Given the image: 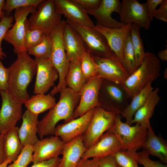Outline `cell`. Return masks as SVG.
Segmentation results:
<instances>
[{"instance_id":"1","label":"cell","mask_w":167,"mask_h":167,"mask_svg":"<svg viewBox=\"0 0 167 167\" xmlns=\"http://www.w3.org/2000/svg\"><path fill=\"white\" fill-rule=\"evenodd\" d=\"M17 56V59L9 68V75L6 90L23 104L30 98L27 88L36 74V65L35 60L31 58L27 52Z\"/></svg>"},{"instance_id":"2","label":"cell","mask_w":167,"mask_h":167,"mask_svg":"<svg viewBox=\"0 0 167 167\" xmlns=\"http://www.w3.org/2000/svg\"><path fill=\"white\" fill-rule=\"evenodd\" d=\"M60 93L58 101L39 122L37 134L41 139L45 136L54 135L56 125L60 121L64 120L66 123L74 119V113L79 101L80 92L66 87Z\"/></svg>"},{"instance_id":"3","label":"cell","mask_w":167,"mask_h":167,"mask_svg":"<svg viewBox=\"0 0 167 167\" xmlns=\"http://www.w3.org/2000/svg\"><path fill=\"white\" fill-rule=\"evenodd\" d=\"M160 61L155 54L145 52L141 64L122 84L129 98H132L149 83L160 75Z\"/></svg>"},{"instance_id":"4","label":"cell","mask_w":167,"mask_h":167,"mask_svg":"<svg viewBox=\"0 0 167 167\" xmlns=\"http://www.w3.org/2000/svg\"><path fill=\"white\" fill-rule=\"evenodd\" d=\"M66 21L62 20L60 23L50 33L49 36L53 41V48L50 59L57 70L59 76V82L50 91L54 95L66 88V78L70 62L67 58L63 42V35Z\"/></svg>"},{"instance_id":"5","label":"cell","mask_w":167,"mask_h":167,"mask_svg":"<svg viewBox=\"0 0 167 167\" xmlns=\"http://www.w3.org/2000/svg\"><path fill=\"white\" fill-rule=\"evenodd\" d=\"M147 131V129L139 123L131 126L123 122L121 115L116 114L114 124L108 131L113 133L118 138L122 150L136 152L143 147Z\"/></svg>"},{"instance_id":"6","label":"cell","mask_w":167,"mask_h":167,"mask_svg":"<svg viewBox=\"0 0 167 167\" xmlns=\"http://www.w3.org/2000/svg\"><path fill=\"white\" fill-rule=\"evenodd\" d=\"M66 22L78 33L86 51L91 55L105 58L116 57L105 37L94 27H86L67 20Z\"/></svg>"},{"instance_id":"7","label":"cell","mask_w":167,"mask_h":167,"mask_svg":"<svg viewBox=\"0 0 167 167\" xmlns=\"http://www.w3.org/2000/svg\"><path fill=\"white\" fill-rule=\"evenodd\" d=\"M116 114L101 107L95 108L91 120L82 136L83 143L87 149L95 144L105 132L109 131L114 124Z\"/></svg>"},{"instance_id":"8","label":"cell","mask_w":167,"mask_h":167,"mask_svg":"<svg viewBox=\"0 0 167 167\" xmlns=\"http://www.w3.org/2000/svg\"><path fill=\"white\" fill-rule=\"evenodd\" d=\"M62 15L56 11L54 0H42L28 19V28L41 29L49 35L61 22Z\"/></svg>"},{"instance_id":"9","label":"cell","mask_w":167,"mask_h":167,"mask_svg":"<svg viewBox=\"0 0 167 167\" xmlns=\"http://www.w3.org/2000/svg\"><path fill=\"white\" fill-rule=\"evenodd\" d=\"M37 7L27 6L15 10L14 20L15 23L6 32L4 39L14 47L13 51L17 54L27 52L24 44L25 23L27 17L36 10Z\"/></svg>"},{"instance_id":"10","label":"cell","mask_w":167,"mask_h":167,"mask_svg":"<svg viewBox=\"0 0 167 167\" xmlns=\"http://www.w3.org/2000/svg\"><path fill=\"white\" fill-rule=\"evenodd\" d=\"M2 103L0 109V134L5 135L15 127L22 118V104L6 90H0Z\"/></svg>"},{"instance_id":"11","label":"cell","mask_w":167,"mask_h":167,"mask_svg":"<svg viewBox=\"0 0 167 167\" xmlns=\"http://www.w3.org/2000/svg\"><path fill=\"white\" fill-rule=\"evenodd\" d=\"M104 79L98 75L89 79L80 90L79 104L74 113V118L80 117L91 109L100 107L99 96Z\"/></svg>"},{"instance_id":"12","label":"cell","mask_w":167,"mask_h":167,"mask_svg":"<svg viewBox=\"0 0 167 167\" xmlns=\"http://www.w3.org/2000/svg\"><path fill=\"white\" fill-rule=\"evenodd\" d=\"M119 14L120 22L124 25L134 24L146 30L150 28V22L145 3L137 0H123Z\"/></svg>"},{"instance_id":"13","label":"cell","mask_w":167,"mask_h":167,"mask_svg":"<svg viewBox=\"0 0 167 167\" xmlns=\"http://www.w3.org/2000/svg\"><path fill=\"white\" fill-rule=\"evenodd\" d=\"M101 88L108 100L101 103L100 107L107 111L121 115L129 104V98L122 84L104 79Z\"/></svg>"},{"instance_id":"14","label":"cell","mask_w":167,"mask_h":167,"mask_svg":"<svg viewBox=\"0 0 167 167\" xmlns=\"http://www.w3.org/2000/svg\"><path fill=\"white\" fill-rule=\"evenodd\" d=\"M91 55L97 65L98 75L105 80L123 84L130 75L116 57L105 58Z\"/></svg>"},{"instance_id":"15","label":"cell","mask_w":167,"mask_h":167,"mask_svg":"<svg viewBox=\"0 0 167 167\" xmlns=\"http://www.w3.org/2000/svg\"><path fill=\"white\" fill-rule=\"evenodd\" d=\"M94 109L80 117L57 126L54 135L58 137L65 143L82 136L88 128Z\"/></svg>"},{"instance_id":"16","label":"cell","mask_w":167,"mask_h":167,"mask_svg":"<svg viewBox=\"0 0 167 167\" xmlns=\"http://www.w3.org/2000/svg\"><path fill=\"white\" fill-rule=\"evenodd\" d=\"M36 76L33 92L45 94L59 77L58 72L49 58H35Z\"/></svg>"},{"instance_id":"17","label":"cell","mask_w":167,"mask_h":167,"mask_svg":"<svg viewBox=\"0 0 167 167\" xmlns=\"http://www.w3.org/2000/svg\"><path fill=\"white\" fill-rule=\"evenodd\" d=\"M122 146L117 136L113 133L107 131L93 145L86 149L81 158H96L101 159L113 156L122 150Z\"/></svg>"},{"instance_id":"18","label":"cell","mask_w":167,"mask_h":167,"mask_svg":"<svg viewBox=\"0 0 167 167\" xmlns=\"http://www.w3.org/2000/svg\"><path fill=\"white\" fill-rule=\"evenodd\" d=\"M65 143L57 136L38 140L33 146V164L47 161L62 154Z\"/></svg>"},{"instance_id":"19","label":"cell","mask_w":167,"mask_h":167,"mask_svg":"<svg viewBox=\"0 0 167 167\" xmlns=\"http://www.w3.org/2000/svg\"><path fill=\"white\" fill-rule=\"evenodd\" d=\"M56 11L67 20L86 27L95 25L85 10L74 0H54Z\"/></svg>"},{"instance_id":"20","label":"cell","mask_w":167,"mask_h":167,"mask_svg":"<svg viewBox=\"0 0 167 167\" xmlns=\"http://www.w3.org/2000/svg\"><path fill=\"white\" fill-rule=\"evenodd\" d=\"M121 3L118 0H101L98 8L85 11L88 14L93 16L96 21V24L109 28H117L124 25L111 17L113 12L119 14Z\"/></svg>"},{"instance_id":"21","label":"cell","mask_w":167,"mask_h":167,"mask_svg":"<svg viewBox=\"0 0 167 167\" xmlns=\"http://www.w3.org/2000/svg\"><path fill=\"white\" fill-rule=\"evenodd\" d=\"M131 25L117 28H109L98 24L94 27L105 37L111 50L121 63L124 45Z\"/></svg>"},{"instance_id":"22","label":"cell","mask_w":167,"mask_h":167,"mask_svg":"<svg viewBox=\"0 0 167 167\" xmlns=\"http://www.w3.org/2000/svg\"><path fill=\"white\" fill-rule=\"evenodd\" d=\"M63 39L66 56L70 62L81 60L86 51L84 44L77 32L67 23L64 29Z\"/></svg>"},{"instance_id":"23","label":"cell","mask_w":167,"mask_h":167,"mask_svg":"<svg viewBox=\"0 0 167 167\" xmlns=\"http://www.w3.org/2000/svg\"><path fill=\"white\" fill-rule=\"evenodd\" d=\"M38 116L27 109L23 114L22 124L18 130L19 137L23 147L33 146L38 140L36 136Z\"/></svg>"},{"instance_id":"24","label":"cell","mask_w":167,"mask_h":167,"mask_svg":"<svg viewBox=\"0 0 167 167\" xmlns=\"http://www.w3.org/2000/svg\"><path fill=\"white\" fill-rule=\"evenodd\" d=\"M159 91L158 88L152 90L144 104L135 113L132 124L138 123L147 129L151 127L150 119L152 116L155 107L161 99L158 94Z\"/></svg>"},{"instance_id":"25","label":"cell","mask_w":167,"mask_h":167,"mask_svg":"<svg viewBox=\"0 0 167 167\" xmlns=\"http://www.w3.org/2000/svg\"><path fill=\"white\" fill-rule=\"evenodd\" d=\"M86 149L83 143L82 136L65 143L59 167H76Z\"/></svg>"},{"instance_id":"26","label":"cell","mask_w":167,"mask_h":167,"mask_svg":"<svg viewBox=\"0 0 167 167\" xmlns=\"http://www.w3.org/2000/svg\"><path fill=\"white\" fill-rule=\"evenodd\" d=\"M142 148L149 155L158 157L162 163H167V143L160 137L156 136L151 127L148 129L147 135Z\"/></svg>"},{"instance_id":"27","label":"cell","mask_w":167,"mask_h":167,"mask_svg":"<svg viewBox=\"0 0 167 167\" xmlns=\"http://www.w3.org/2000/svg\"><path fill=\"white\" fill-rule=\"evenodd\" d=\"M152 82L149 83L131 99L130 104L125 109L121 116L125 118L127 124L131 125L136 112L144 104L150 93L154 89Z\"/></svg>"},{"instance_id":"28","label":"cell","mask_w":167,"mask_h":167,"mask_svg":"<svg viewBox=\"0 0 167 167\" xmlns=\"http://www.w3.org/2000/svg\"><path fill=\"white\" fill-rule=\"evenodd\" d=\"M56 103L55 98L50 93L36 94L32 96L25 103L27 109L38 115L54 107Z\"/></svg>"},{"instance_id":"29","label":"cell","mask_w":167,"mask_h":167,"mask_svg":"<svg viewBox=\"0 0 167 167\" xmlns=\"http://www.w3.org/2000/svg\"><path fill=\"white\" fill-rule=\"evenodd\" d=\"M19 127L15 126L4 135V148L6 158L14 162L24 147L18 136Z\"/></svg>"},{"instance_id":"30","label":"cell","mask_w":167,"mask_h":167,"mask_svg":"<svg viewBox=\"0 0 167 167\" xmlns=\"http://www.w3.org/2000/svg\"><path fill=\"white\" fill-rule=\"evenodd\" d=\"M88 81L81 70V60L70 62L66 78V85L68 87L75 91L79 92Z\"/></svg>"},{"instance_id":"31","label":"cell","mask_w":167,"mask_h":167,"mask_svg":"<svg viewBox=\"0 0 167 167\" xmlns=\"http://www.w3.org/2000/svg\"><path fill=\"white\" fill-rule=\"evenodd\" d=\"M140 27L137 25H131L130 32L132 46L134 52L136 68L141 64L145 56L143 41L139 32Z\"/></svg>"},{"instance_id":"32","label":"cell","mask_w":167,"mask_h":167,"mask_svg":"<svg viewBox=\"0 0 167 167\" xmlns=\"http://www.w3.org/2000/svg\"><path fill=\"white\" fill-rule=\"evenodd\" d=\"M121 64L130 75L136 69L135 53L131 43L130 31L127 35L124 45Z\"/></svg>"},{"instance_id":"33","label":"cell","mask_w":167,"mask_h":167,"mask_svg":"<svg viewBox=\"0 0 167 167\" xmlns=\"http://www.w3.org/2000/svg\"><path fill=\"white\" fill-rule=\"evenodd\" d=\"M53 41L49 35H46L42 41L38 45L27 49L28 54L34 56L35 58H50L53 48Z\"/></svg>"},{"instance_id":"34","label":"cell","mask_w":167,"mask_h":167,"mask_svg":"<svg viewBox=\"0 0 167 167\" xmlns=\"http://www.w3.org/2000/svg\"><path fill=\"white\" fill-rule=\"evenodd\" d=\"M46 35L45 33L41 29H29L28 19H27L25 23V32L24 40V45L27 50L39 44Z\"/></svg>"},{"instance_id":"35","label":"cell","mask_w":167,"mask_h":167,"mask_svg":"<svg viewBox=\"0 0 167 167\" xmlns=\"http://www.w3.org/2000/svg\"><path fill=\"white\" fill-rule=\"evenodd\" d=\"M117 164L121 167H139L137 153L120 150L113 155Z\"/></svg>"},{"instance_id":"36","label":"cell","mask_w":167,"mask_h":167,"mask_svg":"<svg viewBox=\"0 0 167 167\" xmlns=\"http://www.w3.org/2000/svg\"><path fill=\"white\" fill-rule=\"evenodd\" d=\"M81 67L84 76L88 80L98 75L97 65L92 56L87 51L81 58Z\"/></svg>"},{"instance_id":"37","label":"cell","mask_w":167,"mask_h":167,"mask_svg":"<svg viewBox=\"0 0 167 167\" xmlns=\"http://www.w3.org/2000/svg\"><path fill=\"white\" fill-rule=\"evenodd\" d=\"M42 0H6L3 8L5 16L9 17L12 11L20 8L30 6L37 7Z\"/></svg>"},{"instance_id":"38","label":"cell","mask_w":167,"mask_h":167,"mask_svg":"<svg viewBox=\"0 0 167 167\" xmlns=\"http://www.w3.org/2000/svg\"><path fill=\"white\" fill-rule=\"evenodd\" d=\"M33 152V146H24L16 159L7 167H27L32 162Z\"/></svg>"},{"instance_id":"39","label":"cell","mask_w":167,"mask_h":167,"mask_svg":"<svg viewBox=\"0 0 167 167\" xmlns=\"http://www.w3.org/2000/svg\"><path fill=\"white\" fill-rule=\"evenodd\" d=\"M14 17L11 14L9 17H4L0 21V59H3L6 54L2 50L1 44L7 31L13 26Z\"/></svg>"},{"instance_id":"40","label":"cell","mask_w":167,"mask_h":167,"mask_svg":"<svg viewBox=\"0 0 167 167\" xmlns=\"http://www.w3.org/2000/svg\"><path fill=\"white\" fill-rule=\"evenodd\" d=\"M137 154L138 163L144 167H167L165 164L151 160L149 158L150 155L144 149Z\"/></svg>"},{"instance_id":"41","label":"cell","mask_w":167,"mask_h":167,"mask_svg":"<svg viewBox=\"0 0 167 167\" xmlns=\"http://www.w3.org/2000/svg\"><path fill=\"white\" fill-rule=\"evenodd\" d=\"M163 0H148L145 3L148 15L150 22L153 21L157 6Z\"/></svg>"},{"instance_id":"42","label":"cell","mask_w":167,"mask_h":167,"mask_svg":"<svg viewBox=\"0 0 167 167\" xmlns=\"http://www.w3.org/2000/svg\"><path fill=\"white\" fill-rule=\"evenodd\" d=\"M9 75V68H6L0 59V90H6Z\"/></svg>"},{"instance_id":"43","label":"cell","mask_w":167,"mask_h":167,"mask_svg":"<svg viewBox=\"0 0 167 167\" xmlns=\"http://www.w3.org/2000/svg\"><path fill=\"white\" fill-rule=\"evenodd\" d=\"M85 11L96 9L100 6L101 0H74Z\"/></svg>"},{"instance_id":"44","label":"cell","mask_w":167,"mask_h":167,"mask_svg":"<svg viewBox=\"0 0 167 167\" xmlns=\"http://www.w3.org/2000/svg\"><path fill=\"white\" fill-rule=\"evenodd\" d=\"M154 18L157 19L161 20L165 22H167V0H163L160 4L159 8L156 10Z\"/></svg>"},{"instance_id":"45","label":"cell","mask_w":167,"mask_h":167,"mask_svg":"<svg viewBox=\"0 0 167 167\" xmlns=\"http://www.w3.org/2000/svg\"><path fill=\"white\" fill-rule=\"evenodd\" d=\"M61 158L58 156L36 164L30 167H59Z\"/></svg>"},{"instance_id":"46","label":"cell","mask_w":167,"mask_h":167,"mask_svg":"<svg viewBox=\"0 0 167 167\" xmlns=\"http://www.w3.org/2000/svg\"><path fill=\"white\" fill-rule=\"evenodd\" d=\"M99 159L96 158H92L91 160L81 158L76 167H99Z\"/></svg>"},{"instance_id":"47","label":"cell","mask_w":167,"mask_h":167,"mask_svg":"<svg viewBox=\"0 0 167 167\" xmlns=\"http://www.w3.org/2000/svg\"><path fill=\"white\" fill-rule=\"evenodd\" d=\"M99 167H117V164L113 156H109L99 159Z\"/></svg>"},{"instance_id":"48","label":"cell","mask_w":167,"mask_h":167,"mask_svg":"<svg viewBox=\"0 0 167 167\" xmlns=\"http://www.w3.org/2000/svg\"><path fill=\"white\" fill-rule=\"evenodd\" d=\"M6 158L4 148V135L0 134V164Z\"/></svg>"},{"instance_id":"49","label":"cell","mask_w":167,"mask_h":167,"mask_svg":"<svg viewBox=\"0 0 167 167\" xmlns=\"http://www.w3.org/2000/svg\"><path fill=\"white\" fill-rule=\"evenodd\" d=\"M159 59L162 61H167V49L160 51L158 53Z\"/></svg>"},{"instance_id":"50","label":"cell","mask_w":167,"mask_h":167,"mask_svg":"<svg viewBox=\"0 0 167 167\" xmlns=\"http://www.w3.org/2000/svg\"><path fill=\"white\" fill-rule=\"evenodd\" d=\"M5 2V0H0V21L5 16V12L3 11V8Z\"/></svg>"},{"instance_id":"51","label":"cell","mask_w":167,"mask_h":167,"mask_svg":"<svg viewBox=\"0 0 167 167\" xmlns=\"http://www.w3.org/2000/svg\"><path fill=\"white\" fill-rule=\"evenodd\" d=\"M11 161L9 159L6 158L5 161L0 164V167H7L8 164H11Z\"/></svg>"},{"instance_id":"52","label":"cell","mask_w":167,"mask_h":167,"mask_svg":"<svg viewBox=\"0 0 167 167\" xmlns=\"http://www.w3.org/2000/svg\"><path fill=\"white\" fill-rule=\"evenodd\" d=\"M164 77L165 79L167 78V69L166 68L164 71Z\"/></svg>"},{"instance_id":"53","label":"cell","mask_w":167,"mask_h":167,"mask_svg":"<svg viewBox=\"0 0 167 167\" xmlns=\"http://www.w3.org/2000/svg\"><path fill=\"white\" fill-rule=\"evenodd\" d=\"M117 167H121L119 165H118L117 164Z\"/></svg>"}]
</instances>
